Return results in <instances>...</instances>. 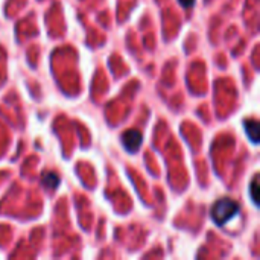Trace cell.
<instances>
[{"mask_svg": "<svg viewBox=\"0 0 260 260\" xmlns=\"http://www.w3.org/2000/svg\"><path fill=\"white\" fill-rule=\"evenodd\" d=\"M183 8H192L195 5V0H178Z\"/></svg>", "mask_w": 260, "mask_h": 260, "instance_id": "6", "label": "cell"}, {"mask_svg": "<svg viewBox=\"0 0 260 260\" xmlns=\"http://www.w3.org/2000/svg\"><path fill=\"white\" fill-rule=\"evenodd\" d=\"M142 142H143V136L137 129H128L122 134V145L131 154L139 151V148L142 146Z\"/></svg>", "mask_w": 260, "mask_h": 260, "instance_id": "2", "label": "cell"}, {"mask_svg": "<svg viewBox=\"0 0 260 260\" xmlns=\"http://www.w3.org/2000/svg\"><path fill=\"white\" fill-rule=\"evenodd\" d=\"M259 175L256 174L250 184V197H251V201L254 206H259Z\"/></svg>", "mask_w": 260, "mask_h": 260, "instance_id": "5", "label": "cell"}, {"mask_svg": "<svg viewBox=\"0 0 260 260\" xmlns=\"http://www.w3.org/2000/svg\"><path fill=\"white\" fill-rule=\"evenodd\" d=\"M41 183H43L44 187H47L49 190H55V189H58L61 180H59V177H58L55 172H46V174L43 175V178H41Z\"/></svg>", "mask_w": 260, "mask_h": 260, "instance_id": "4", "label": "cell"}, {"mask_svg": "<svg viewBox=\"0 0 260 260\" xmlns=\"http://www.w3.org/2000/svg\"><path fill=\"white\" fill-rule=\"evenodd\" d=\"M239 210H241L239 203H236L232 198H221L213 204L210 216L216 225H225L239 213Z\"/></svg>", "mask_w": 260, "mask_h": 260, "instance_id": "1", "label": "cell"}, {"mask_svg": "<svg viewBox=\"0 0 260 260\" xmlns=\"http://www.w3.org/2000/svg\"><path fill=\"white\" fill-rule=\"evenodd\" d=\"M244 126H245V133H247L248 139L254 145H257L259 143V123H257V120L248 119V120L244 122Z\"/></svg>", "mask_w": 260, "mask_h": 260, "instance_id": "3", "label": "cell"}]
</instances>
